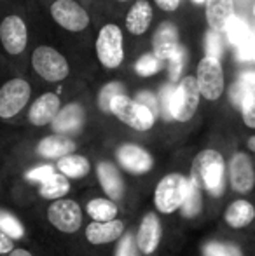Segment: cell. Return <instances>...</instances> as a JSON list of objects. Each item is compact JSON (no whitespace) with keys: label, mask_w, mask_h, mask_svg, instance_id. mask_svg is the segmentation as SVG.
I'll list each match as a JSON object with an SVG mask.
<instances>
[{"label":"cell","mask_w":255,"mask_h":256,"mask_svg":"<svg viewBox=\"0 0 255 256\" xmlns=\"http://www.w3.org/2000/svg\"><path fill=\"white\" fill-rule=\"evenodd\" d=\"M201 100V92L197 88V80L192 75H185L178 80V84L173 88L170 96L168 112L170 117L178 122H187L194 117L197 112Z\"/></svg>","instance_id":"3957f363"},{"label":"cell","mask_w":255,"mask_h":256,"mask_svg":"<svg viewBox=\"0 0 255 256\" xmlns=\"http://www.w3.org/2000/svg\"><path fill=\"white\" fill-rule=\"evenodd\" d=\"M180 48L178 44V30L173 23H161L154 32L152 38V52L159 58L161 61H168L177 49Z\"/></svg>","instance_id":"e0dca14e"},{"label":"cell","mask_w":255,"mask_h":256,"mask_svg":"<svg viewBox=\"0 0 255 256\" xmlns=\"http://www.w3.org/2000/svg\"><path fill=\"white\" fill-rule=\"evenodd\" d=\"M56 168H58V172H62L63 176H67L68 180H81L84 176L89 174L91 171V164L89 160L84 157V155H77L72 154L67 155V157L60 158L56 162Z\"/></svg>","instance_id":"d4e9b609"},{"label":"cell","mask_w":255,"mask_h":256,"mask_svg":"<svg viewBox=\"0 0 255 256\" xmlns=\"http://www.w3.org/2000/svg\"><path fill=\"white\" fill-rule=\"evenodd\" d=\"M191 178L199 183L203 192L211 197H222L227 183V162L215 148H204L194 157Z\"/></svg>","instance_id":"6da1fadb"},{"label":"cell","mask_w":255,"mask_h":256,"mask_svg":"<svg viewBox=\"0 0 255 256\" xmlns=\"http://www.w3.org/2000/svg\"><path fill=\"white\" fill-rule=\"evenodd\" d=\"M152 6L149 0H136L126 14V30L133 35H143L152 23Z\"/></svg>","instance_id":"7402d4cb"},{"label":"cell","mask_w":255,"mask_h":256,"mask_svg":"<svg viewBox=\"0 0 255 256\" xmlns=\"http://www.w3.org/2000/svg\"><path fill=\"white\" fill-rule=\"evenodd\" d=\"M121 94H124L123 84H119V82H109V84L100 91V96H98L100 108H102L103 112H110V104H112L114 100Z\"/></svg>","instance_id":"4dcf8cb0"},{"label":"cell","mask_w":255,"mask_h":256,"mask_svg":"<svg viewBox=\"0 0 255 256\" xmlns=\"http://www.w3.org/2000/svg\"><path fill=\"white\" fill-rule=\"evenodd\" d=\"M96 56L107 70H116L124 60V38L123 30L117 24L109 23L102 26L96 37Z\"/></svg>","instance_id":"5b68a950"},{"label":"cell","mask_w":255,"mask_h":256,"mask_svg":"<svg viewBox=\"0 0 255 256\" xmlns=\"http://www.w3.org/2000/svg\"><path fill=\"white\" fill-rule=\"evenodd\" d=\"M206 52H208L206 56L220 60L222 52H224V44H222L220 34H217V32H213V30H210L206 34Z\"/></svg>","instance_id":"836d02e7"},{"label":"cell","mask_w":255,"mask_h":256,"mask_svg":"<svg viewBox=\"0 0 255 256\" xmlns=\"http://www.w3.org/2000/svg\"><path fill=\"white\" fill-rule=\"evenodd\" d=\"M116 256H138V248H136V240L131 234H126L124 239L119 242L116 251Z\"/></svg>","instance_id":"d590c367"},{"label":"cell","mask_w":255,"mask_h":256,"mask_svg":"<svg viewBox=\"0 0 255 256\" xmlns=\"http://www.w3.org/2000/svg\"><path fill=\"white\" fill-rule=\"evenodd\" d=\"M239 112H241L243 124L248 129H255V88L248 91V94L239 104Z\"/></svg>","instance_id":"1f68e13d"},{"label":"cell","mask_w":255,"mask_h":256,"mask_svg":"<svg viewBox=\"0 0 255 256\" xmlns=\"http://www.w3.org/2000/svg\"><path fill=\"white\" fill-rule=\"evenodd\" d=\"M68 192H70V182H68V178L63 176L62 172H55V174L49 176L39 186V196L42 199L51 200V202L63 199L65 196H68Z\"/></svg>","instance_id":"484cf974"},{"label":"cell","mask_w":255,"mask_h":256,"mask_svg":"<svg viewBox=\"0 0 255 256\" xmlns=\"http://www.w3.org/2000/svg\"><path fill=\"white\" fill-rule=\"evenodd\" d=\"M163 239V225L156 212H147L136 232V248L142 254H154Z\"/></svg>","instance_id":"5bb4252c"},{"label":"cell","mask_w":255,"mask_h":256,"mask_svg":"<svg viewBox=\"0 0 255 256\" xmlns=\"http://www.w3.org/2000/svg\"><path fill=\"white\" fill-rule=\"evenodd\" d=\"M32 88L25 78H11L0 88V118H13L30 102Z\"/></svg>","instance_id":"9c48e42d"},{"label":"cell","mask_w":255,"mask_h":256,"mask_svg":"<svg viewBox=\"0 0 255 256\" xmlns=\"http://www.w3.org/2000/svg\"><path fill=\"white\" fill-rule=\"evenodd\" d=\"M7 256H34L28 250H23V248H16L13 253H9Z\"/></svg>","instance_id":"b9f144b4"},{"label":"cell","mask_w":255,"mask_h":256,"mask_svg":"<svg viewBox=\"0 0 255 256\" xmlns=\"http://www.w3.org/2000/svg\"><path fill=\"white\" fill-rule=\"evenodd\" d=\"M60 110H62L60 96L56 92H44L32 103L30 110H28V120L30 124L42 128V126L53 124Z\"/></svg>","instance_id":"9a60e30c"},{"label":"cell","mask_w":255,"mask_h":256,"mask_svg":"<svg viewBox=\"0 0 255 256\" xmlns=\"http://www.w3.org/2000/svg\"><path fill=\"white\" fill-rule=\"evenodd\" d=\"M117 160L124 171L131 174H147L154 168L152 155L135 143H124L117 148Z\"/></svg>","instance_id":"4fadbf2b"},{"label":"cell","mask_w":255,"mask_h":256,"mask_svg":"<svg viewBox=\"0 0 255 256\" xmlns=\"http://www.w3.org/2000/svg\"><path fill=\"white\" fill-rule=\"evenodd\" d=\"M206 21L210 30L224 32L229 21L236 16L234 14V0H206Z\"/></svg>","instance_id":"ffe728a7"},{"label":"cell","mask_w":255,"mask_h":256,"mask_svg":"<svg viewBox=\"0 0 255 256\" xmlns=\"http://www.w3.org/2000/svg\"><path fill=\"white\" fill-rule=\"evenodd\" d=\"M192 2H196V4H203V2H206V0H192Z\"/></svg>","instance_id":"7bdbcfd3"},{"label":"cell","mask_w":255,"mask_h":256,"mask_svg":"<svg viewBox=\"0 0 255 256\" xmlns=\"http://www.w3.org/2000/svg\"><path fill=\"white\" fill-rule=\"evenodd\" d=\"M96 176H98V182L102 185L105 196L110 200L117 202L124 197V180L121 176L119 169L112 164V162L102 160L96 166Z\"/></svg>","instance_id":"d6986e66"},{"label":"cell","mask_w":255,"mask_h":256,"mask_svg":"<svg viewBox=\"0 0 255 256\" xmlns=\"http://www.w3.org/2000/svg\"><path fill=\"white\" fill-rule=\"evenodd\" d=\"M161 68H163V61H161L154 52L143 54V56L135 63L136 74L142 75V77H150V75L157 74Z\"/></svg>","instance_id":"f546056e"},{"label":"cell","mask_w":255,"mask_h":256,"mask_svg":"<svg viewBox=\"0 0 255 256\" xmlns=\"http://www.w3.org/2000/svg\"><path fill=\"white\" fill-rule=\"evenodd\" d=\"M84 124V108L79 103H70L60 110L56 115L55 122H53V129L55 134H70V132H77Z\"/></svg>","instance_id":"603a6c76"},{"label":"cell","mask_w":255,"mask_h":256,"mask_svg":"<svg viewBox=\"0 0 255 256\" xmlns=\"http://www.w3.org/2000/svg\"><path fill=\"white\" fill-rule=\"evenodd\" d=\"M168 63H170V78L171 80H180L182 70H184L185 64V49L180 46L177 52L168 60Z\"/></svg>","instance_id":"d6a6232c"},{"label":"cell","mask_w":255,"mask_h":256,"mask_svg":"<svg viewBox=\"0 0 255 256\" xmlns=\"http://www.w3.org/2000/svg\"><path fill=\"white\" fill-rule=\"evenodd\" d=\"M0 42L9 54H21L28 44V26L23 18L6 16L0 23Z\"/></svg>","instance_id":"7c38bea8"},{"label":"cell","mask_w":255,"mask_h":256,"mask_svg":"<svg viewBox=\"0 0 255 256\" xmlns=\"http://www.w3.org/2000/svg\"><path fill=\"white\" fill-rule=\"evenodd\" d=\"M51 18L68 32H82L89 26V14L75 0H55L51 6Z\"/></svg>","instance_id":"8fae6325"},{"label":"cell","mask_w":255,"mask_h":256,"mask_svg":"<svg viewBox=\"0 0 255 256\" xmlns=\"http://www.w3.org/2000/svg\"><path fill=\"white\" fill-rule=\"evenodd\" d=\"M197 88L204 100L208 102H217L224 94L225 80H224V70H222L220 60L211 56H204L197 64L196 74Z\"/></svg>","instance_id":"ba28073f"},{"label":"cell","mask_w":255,"mask_h":256,"mask_svg":"<svg viewBox=\"0 0 255 256\" xmlns=\"http://www.w3.org/2000/svg\"><path fill=\"white\" fill-rule=\"evenodd\" d=\"M224 32H225V35H227L229 42L234 44V46H238V48L250 37V34H252L250 28H248V24H246V21L241 20V18H238V16H234L231 21H229L227 28H225Z\"/></svg>","instance_id":"83f0119b"},{"label":"cell","mask_w":255,"mask_h":256,"mask_svg":"<svg viewBox=\"0 0 255 256\" xmlns=\"http://www.w3.org/2000/svg\"><path fill=\"white\" fill-rule=\"evenodd\" d=\"M206 256H241L238 248L231 246V244H220V242H211L204 248Z\"/></svg>","instance_id":"e575fe53"},{"label":"cell","mask_w":255,"mask_h":256,"mask_svg":"<svg viewBox=\"0 0 255 256\" xmlns=\"http://www.w3.org/2000/svg\"><path fill=\"white\" fill-rule=\"evenodd\" d=\"M191 180L182 172H168L157 182L154 190V206L163 214H173L184 208Z\"/></svg>","instance_id":"7a4b0ae2"},{"label":"cell","mask_w":255,"mask_h":256,"mask_svg":"<svg viewBox=\"0 0 255 256\" xmlns=\"http://www.w3.org/2000/svg\"><path fill=\"white\" fill-rule=\"evenodd\" d=\"M124 230H126L124 222L117 218V220L105 222V223L91 222L86 226L84 234L89 244H93V246H102V244H110V242H114V240L121 239V237L124 236Z\"/></svg>","instance_id":"ac0fdd59"},{"label":"cell","mask_w":255,"mask_h":256,"mask_svg":"<svg viewBox=\"0 0 255 256\" xmlns=\"http://www.w3.org/2000/svg\"><path fill=\"white\" fill-rule=\"evenodd\" d=\"M110 112L135 131H149L156 124V115L136 100L128 98L126 94H121L114 100L110 104Z\"/></svg>","instance_id":"52a82bcc"},{"label":"cell","mask_w":255,"mask_h":256,"mask_svg":"<svg viewBox=\"0 0 255 256\" xmlns=\"http://www.w3.org/2000/svg\"><path fill=\"white\" fill-rule=\"evenodd\" d=\"M77 148L75 142L72 138L65 134H51V136H46L39 142L37 145V152L41 157L44 158H60L67 157V155H72Z\"/></svg>","instance_id":"44dd1931"},{"label":"cell","mask_w":255,"mask_h":256,"mask_svg":"<svg viewBox=\"0 0 255 256\" xmlns=\"http://www.w3.org/2000/svg\"><path fill=\"white\" fill-rule=\"evenodd\" d=\"M116 2H128V0H116Z\"/></svg>","instance_id":"ee69618b"},{"label":"cell","mask_w":255,"mask_h":256,"mask_svg":"<svg viewBox=\"0 0 255 256\" xmlns=\"http://www.w3.org/2000/svg\"><path fill=\"white\" fill-rule=\"evenodd\" d=\"M227 185L239 197L255 190V160L245 150H236L227 162Z\"/></svg>","instance_id":"277c9868"},{"label":"cell","mask_w":255,"mask_h":256,"mask_svg":"<svg viewBox=\"0 0 255 256\" xmlns=\"http://www.w3.org/2000/svg\"><path fill=\"white\" fill-rule=\"evenodd\" d=\"M48 220L62 234H75L82 226V209L72 199L55 200L48 208Z\"/></svg>","instance_id":"30bf717a"},{"label":"cell","mask_w":255,"mask_h":256,"mask_svg":"<svg viewBox=\"0 0 255 256\" xmlns=\"http://www.w3.org/2000/svg\"><path fill=\"white\" fill-rule=\"evenodd\" d=\"M86 212L88 216L96 223H105V222H112L117 220L119 214V208L114 200H110L109 197H96L91 199L86 204Z\"/></svg>","instance_id":"cb8c5ba5"},{"label":"cell","mask_w":255,"mask_h":256,"mask_svg":"<svg viewBox=\"0 0 255 256\" xmlns=\"http://www.w3.org/2000/svg\"><path fill=\"white\" fill-rule=\"evenodd\" d=\"M156 2L157 7H161L163 10H166V12H173V10L178 9V6H180V0H154Z\"/></svg>","instance_id":"60d3db41"},{"label":"cell","mask_w":255,"mask_h":256,"mask_svg":"<svg viewBox=\"0 0 255 256\" xmlns=\"http://www.w3.org/2000/svg\"><path fill=\"white\" fill-rule=\"evenodd\" d=\"M55 168L53 166H39V168H34L32 171H28L27 180L28 182H34V183H42L49 178V176L55 174Z\"/></svg>","instance_id":"8d00e7d4"},{"label":"cell","mask_w":255,"mask_h":256,"mask_svg":"<svg viewBox=\"0 0 255 256\" xmlns=\"http://www.w3.org/2000/svg\"><path fill=\"white\" fill-rule=\"evenodd\" d=\"M253 14H255V7H253Z\"/></svg>","instance_id":"f6af8a7d"},{"label":"cell","mask_w":255,"mask_h":256,"mask_svg":"<svg viewBox=\"0 0 255 256\" xmlns=\"http://www.w3.org/2000/svg\"><path fill=\"white\" fill-rule=\"evenodd\" d=\"M224 223L232 230H245L255 223V204L250 199L238 197L224 209Z\"/></svg>","instance_id":"2e32d148"},{"label":"cell","mask_w":255,"mask_h":256,"mask_svg":"<svg viewBox=\"0 0 255 256\" xmlns=\"http://www.w3.org/2000/svg\"><path fill=\"white\" fill-rule=\"evenodd\" d=\"M253 154H255V152H253Z\"/></svg>","instance_id":"bcb514c9"},{"label":"cell","mask_w":255,"mask_h":256,"mask_svg":"<svg viewBox=\"0 0 255 256\" xmlns=\"http://www.w3.org/2000/svg\"><path fill=\"white\" fill-rule=\"evenodd\" d=\"M189 180H191V185H189V194L182 211H184V216L192 218V216L199 214L201 208H203V188H201L199 183L194 178H191V176H189Z\"/></svg>","instance_id":"4316f807"},{"label":"cell","mask_w":255,"mask_h":256,"mask_svg":"<svg viewBox=\"0 0 255 256\" xmlns=\"http://www.w3.org/2000/svg\"><path fill=\"white\" fill-rule=\"evenodd\" d=\"M238 58L241 61H255V34L253 32L238 48Z\"/></svg>","instance_id":"74e56055"},{"label":"cell","mask_w":255,"mask_h":256,"mask_svg":"<svg viewBox=\"0 0 255 256\" xmlns=\"http://www.w3.org/2000/svg\"><path fill=\"white\" fill-rule=\"evenodd\" d=\"M136 102L142 103L143 106L149 108L154 115H157V112H159V108H161V104H159V102H157L156 96H154L152 92H147V91L140 92V94L136 96Z\"/></svg>","instance_id":"f35d334b"},{"label":"cell","mask_w":255,"mask_h":256,"mask_svg":"<svg viewBox=\"0 0 255 256\" xmlns=\"http://www.w3.org/2000/svg\"><path fill=\"white\" fill-rule=\"evenodd\" d=\"M32 66L39 77L48 82H62L70 74V66L63 54L49 46L35 48L32 52Z\"/></svg>","instance_id":"8992f818"},{"label":"cell","mask_w":255,"mask_h":256,"mask_svg":"<svg viewBox=\"0 0 255 256\" xmlns=\"http://www.w3.org/2000/svg\"><path fill=\"white\" fill-rule=\"evenodd\" d=\"M16 250L14 248V240L11 237H7L4 232H0V254H9Z\"/></svg>","instance_id":"ab89813d"},{"label":"cell","mask_w":255,"mask_h":256,"mask_svg":"<svg viewBox=\"0 0 255 256\" xmlns=\"http://www.w3.org/2000/svg\"><path fill=\"white\" fill-rule=\"evenodd\" d=\"M0 232H4L13 240H20L25 237V228L21 222L7 211H0Z\"/></svg>","instance_id":"f1b7e54d"}]
</instances>
